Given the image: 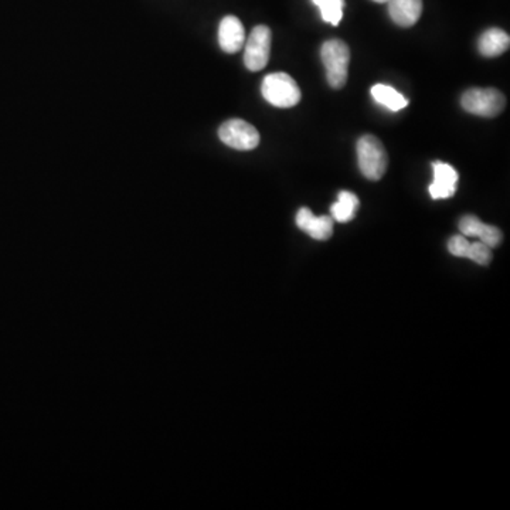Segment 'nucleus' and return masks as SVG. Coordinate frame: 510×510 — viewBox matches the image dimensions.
<instances>
[{
  "label": "nucleus",
  "instance_id": "nucleus-1",
  "mask_svg": "<svg viewBox=\"0 0 510 510\" xmlns=\"http://www.w3.org/2000/svg\"><path fill=\"white\" fill-rule=\"evenodd\" d=\"M320 57L329 86L335 89L345 87L350 61V50L348 44L343 43L342 40H328L320 49Z\"/></svg>",
  "mask_w": 510,
  "mask_h": 510
},
{
  "label": "nucleus",
  "instance_id": "nucleus-10",
  "mask_svg": "<svg viewBox=\"0 0 510 510\" xmlns=\"http://www.w3.org/2000/svg\"><path fill=\"white\" fill-rule=\"evenodd\" d=\"M389 14L397 26L412 27L422 14V0H389Z\"/></svg>",
  "mask_w": 510,
  "mask_h": 510
},
{
  "label": "nucleus",
  "instance_id": "nucleus-14",
  "mask_svg": "<svg viewBox=\"0 0 510 510\" xmlns=\"http://www.w3.org/2000/svg\"><path fill=\"white\" fill-rule=\"evenodd\" d=\"M316 6L320 7V16L328 23L338 26L343 17V7L345 0H312Z\"/></svg>",
  "mask_w": 510,
  "mask_h": 510
},
{
  "label": "nucleus",
  "instance_id": "nucleus-4",
  "mask_svg": "<svg viewBox=\"0 0 510 510\" xmlns=\"http://www.w3.org/2000/svg\"><path fill=\"white\" fill-rule=\"evenodd\" d=\"M461 106L472 116L494 118L504 111L506 98L495 88H471L462 96Z\"/></svg>",
  "mask_w": 510,
  "mask_h": 510
},
{
  "label": "nucleus",
  "instance_id": "nucleus-18",
  "mask_svg": "<svg viewBox=\"0 0 510 510\" xmlns=\"http://www.w3.org/2000/svg\"><path fill=\"white\" fill-rule=\"evenodd\" d=\"M469 244L471 243L464 236H454L451 240L448 241V250L455 257L467 258Z\"/></svg>",
  "mask_w": 510,
  "mask_h": 510
},
{
  "label": "nucleus",
  "instance_id": "nucleus-19",
  "mask_svg": "<svg viewBox=\"0 0 510 510\" xmlns=\"http://www.w3.org/2000/svg\"><path fill=\"white\" fill-rule=\"evenodd\" d=\"M373 2H376V4H387L389 0H373Z\"/></svg>",
  "mask_w": 510,
  "mask_h": 510
},
{
  "label": "nucleus",
  "instance_id": "nucleus-17",
  "mask_svg": "<svg viewBox=\"0 0 510 510\" xmlns=\"http://www.w3.org/2000/svg\"><path fill=\"white\" fill-rule=\"evenodd\" d=\"M482 226L484 223L475 216H464L459 221V230L465 237H478L481 233Z\"/></svg>",
  "mask_w": 510,
  "mask_h": 510
},
{
  "label": "nucleus",
  "instance_id": "nucleus-11",
  "mask_svg": "<svg viewBox=\"0 0 510 510\" xmlns=\"http://www.w3.org/2000/svg\"><path fill=\"white\" fill-rule=\"evenodd\" d=\"M510 44V37L504 30L489 29L479 37L478 49L484 57H497L507 51Z\"/></svg>",
  "mask_w": 510,
  "mask_h": 510
},
{
  "label": "nucleus",
  "instance_id": "nucleus-3",
  "mask_svg": "<svg viewBox=\"0 0 510 510\" xmlns=\"http://www.w3.org/2000/svg\"><path fill=\"white\" fill-rule=\"evenodd\" d=\"M357 162L365 178L380 181L389 165L387 152L382 141L373 135L362 136L357 142Z\"/></svg>",
  "mask_w": 510,
  "mask_h": 510
},
{
  "label": "nucleus",
  "instance_id": "nucleus-7",
  "mask_svg": "<svg viewBox=\"0 0 510 510\" xmlns=\"http://www.w3.org/2000/svg\"><path fill=\"white\" fill-rule=\"evenodd\" d=\"M246 43V30L240 19L226 16L218 26V44L228 54L238 53Z\"/></svg>",
  "mask_w": 510,
  "mask_h": 510
},
{
  "label": "nucleus",
  "instance_id": "nucleus-9",
  "mask_svg": "<svg viewBox=\"0 0 510 510\" xmlns=\"http://www.w3.org/2000/svg\"><path fill=\"white\" fill-rule=\"evenodd\" d=\"M297 226L313 240L325 241L332 237L333 220L328 216L316 218L310 209L302 208L297 213Z\"/></svg>",
  "mask_w": 510,
  "mask_h": 510
},
{
  "label": "nucleus",
  "instance_id": "nucleus-15",
  "mask_svg": "<svg viewBox=\"0 0 510 510\" xmlns=\"http://www.w3.org/2000/svg\"><path fill=\"white\" fill-rule=\"evenodd\" d=\"M467 258L475 261L481 265H487L492 260V248L487 247V244L478 241V243L469 244L468 248Z\"/></svg>",
  "mask_w": 510,
  "mask_h": 510
},
{
  "label": "nucleus",
  "instance_id": "nucleus-13",
  "mask_svg": "<svg viewBox=\"0 0 510 510\" xmlns=\"http://www.w3.org/2000/svg\"><path fill=\"white\" fill-rule=\"evenodd\" d=\"M372 97L380 106L385 107L390 111H400L408 106L407 99L397 89L385 84H376L372 88Z\"/></svg>",
  "mask_w": 510,
  "mask_h": 510
},
{
  "label": "nucleus",
  "instance_id": "nucleus-16",
  "mask_svg": "<svg viewBox=\"0 0 510 510\" xmlns=\"http://www.w3.org/2000/svg\"><path fill=\"white\" fill-rule=\"evenodd\" d=\"M478 238L481 240V243L487 244V247L495 248L501 244L502 233L499 228L484 223V226H482L481 228V233H479Z\"/></svg>",
  "mask_w": 510,
  "mask_h": 510
},
{
  "label": "nucleus",
  "instance_id": "nucleus-8",
  "mask_svg": "<svg viewBox=\"0 0 510 510\" xmlns=\"http://www.w3.org/2000/svg\"><path fill=\"white\" fill-rule=\"evenodd\" d=\"M432 169H434V181L430 185L431 198L435 200L452 198L457 191V171L451 165H447L442 162H434Z\"/></svg>",
  "mask_w": 510,
  "mask_h": 510
},
{
  "label": "nucleus",
  "instance_id": "nucleus-2",
  "mask_svg": "<svg viewBox=\"0 0 510 510\" xmlns=\"http://www.w3.org/2000/svg\"><path fill=\"white\" fill-rule=\"evenodd\" d=\"M261 94L277 108H292L302 98L297 81L285 73L268 74L261 84Z\"/></svg>",
  "mask_w": 510,
  "mask_h": 510
},
{
  "label": "nucleus",
  "instance_id": "nucleus-6",
  "mask_svg": "<svg viewBox=\"0 0 510 510\" xmlns=\"http://www.w3.org/2000/svg\"><path fill=\"white\" fill-rule=\"evenodd\" d=\"M218 138L224 145L237 151H253L260 145V134L243 119H230L218 128Z\"/></svg>",
  "mask_w": 510,
  "mask_h": 510
},
{
  "label": "nucleus",
  "instance_id": "nucleus-12",
  "mask_svg": "<svg viewBox=\"0 0 510 510\" xmlns=\"http://www.w3.org/2000/svg\"><path fill=\"white\" fill-rule=\"evenodd\" d=\"M359 199L352 191H340L338 201L330 208L332 218L339 223H349L359 209Z\"/></svg>",
  "mask_w": 510,
  "mask_h": 510
},
{
  "label": "nucleus",
  "instance_id": "nucleus-5",
  "mask_svg": "<svg viewBox=\"0 0 510 510\" xmlns=\"http://www.w3.org/2000/svg\"><path fill=\"white\" fill-rule=\"evenodd\" d=\"M271 34L270 27L255 26L251 32L250 37L246 40V50H244V64L250 71H261L267 67L271 54Z\"/></svg>",
  "mask_w": 510,
  "mask_h": 510
}]
</instances>
